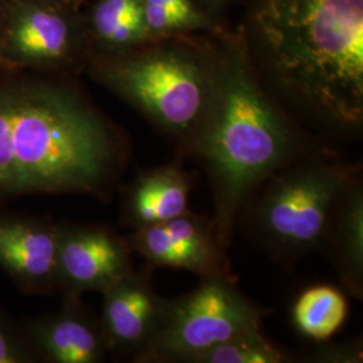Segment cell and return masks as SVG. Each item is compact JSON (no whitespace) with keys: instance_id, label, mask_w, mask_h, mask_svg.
<instances>
[{"instance_id":"cell-17","label":"cell","mask_w":363,"mask_h":363,"mask_svg":"<svg viewBox=\"0 0 363 363\" xmlns=\"http://www.w3.org/2000/svg\"><path fill=\"white\" fill-rule=\"evenodd\" d=\"M150 42L194 30H213L214 23L193 0H140Z\"/></svg>"},{"instance_id":"cell-4","label":"cell","mask_w":363,"mask_h":363,"mask_svg":"<svg viewBox=\"0 0 363 363\" xmlns=\"http://www.w3.org/2000/svg\"><path fill=\"white\" fill-rule=\"evenodd\" d=\"M362 163L342 160L337 151L307 156L277 169L247 198L237 229L273 259L292 268L323 250L337 198Z\"/></svg>"},{"instance_id":"cell-11","label":"cell","mask_w":363,"mask_h":363,"mask_svg":"<svg viewBox=\"0 0 363 363\" xmlns=\"http://www.w3.org/2000/svg\"><path fill=\"white\" fill-rule=\"evenodd\" d=\"M58 223L46 217L0 214V268L27 295L55 291Z\"/></svg>"},{"instance_id":"cell-18","label":"cell","mask_w":363,"mask_h":363,"mask_svg":"<svg viewBox=\"0 0 363 363\" xmlns=\"http://www.w3.org/2000/svg\"><path fill=\"white\" fill-rule=\"evenodd\" d=\"M296 355L279 347L262 334L249 331L196 355L191 363H292Z\"/></svg>"},{"instance_id":"cell-10","label":"cell","mask_w":363,"mask_h":363,"mask_svg":"<svg viewBox=\"0 0 363 363\" xmlns=\"http://www.w3.org/2000/svg\"><path fill=\"white\" fill-rule=\"evenodd\" d=\"M154 269H132L104 291L99 316L108 351L139 363L164 323L169 298H162L152 284Z\"/></svg>"},{"instance_id":"cell-5","label":"cell","mask_w":363,"mask_h":363,"mask_svg":"<svg viewBox=\"0 0 363 363\" xmlns=\"http://www.w3.org/2000/svg\"><path fill=\"white\" fill-rule=\"evenodd\" d=\"M93 78L138 109L186 159L211 97L216 54L182 46L89 55Z\"/></svg>"},{"instance_id":"cell-8","label":"cell","mask_w":363,"mask_h":363,"mask_svg":"<svg viewBox=\"0 0 363 363\" xmlns=\"http://www.w3.org/2000/svg\"><path fill=\"white\" fill-rule=\"evenodd\" d=\"M135 269L125 241L104 225L58 223L55 289L62 296L103 294Z\"/></svg>"},{"instance_id":"cell-3","label":"cell","mask_w":363,"mask_h":363,"mask_svg":"<svg viewBox=\"0 0 363 363\" xmlns=\"http://www.w3.org/2000/svg\"><path fill=\"white\" fill-rule=\"evenodd\" d=\"M269 81L331 144L363 125V0H259Z\"/></svg>"},{"instance_id":"cell-15","label":"cell","mask_w":363,"mask_h":363,"mask_svg":"<svg viewBox=\"0 0 363 363\" xmlns=\"http://www.w3.org/2000/svg\"><path fill=\"white\" fill-rule=\"evenodd\" d=\"M85 34L89 55H117L151 43L140 0H96Z\"/></svg>"},{"instance_id":"cell-22","label":"cell","mask_w":363,"mask_h":363,"mask_svg":"<svg viewBox=\"0 0 363 363\" xmlns=\"http://www.w3.org/2000/svg\"><path fill=\"white\" fill-rule=\"evenodd\" d=\"M9 3H10V0H0V40H1V34H3V28H4L6 16H7Z\"/></svg>"},{"instance_id":"cell-1","label":"cell","mask_w":363,"mask_h":363,"mask_svg":"<svg viewBox=\"0 0 363 363\" xmlns=\"http://www.w3.org/2000/svg\"><path fill=\"white\" fill-rule=\"evenodd\" d=\"M130 157L127 139L76 85L0 72V202L58 194L109 201Z\"/></svg>"},{"instance_id":"cell-19","label":"cell","mask_w":363,"mask_h":363,"mask_svg":"<svg viewBox=\"0 0 363 363\" xmlns=\"http://www.w3.org/2000/svg\"><path fill=\"white\" fill-rule=\"evenodd\" d=\"M38 352L23 325L0 312V363H38Z\"/></svg>"},{"instance_id":"cell-21","label":"cell","mask_w":363,"mask_h":363,"mask_svg":"<svg viewBox=\"0 0 363 363\" xmlns=\"http://www.w3.org/2000/svg\"><path fill=\"white\" fill-rule=\"evenodd\" d=\"M43 1H48L50 4L54 6H58L61 9H65L69 11H77L78 7L85 1V0H43Z\"/></svg>"},{"instance_id":"cell-9","label":"cell","mask_w":363,"mask_h":363,"mask_svg":"<svg viewBox=\"0 0 363 363\" xmlns=\"http://www.w3.org/2000/svg\"><path fill=\"white\" fill-rule=\"evenodd\" d=\"M125 241L130 252L143 257L152 269H183L201 279L232 276L230 259L217 240L214 222L191 210L167 222L132 230Z\"/></svg>"},{"instance_id":"cell-6","label":"cell","mask_w":363,"mask_h":363,"mask_svg":"<svg viewBox=\"0 0 363 363\" xmlns=\"http://www.w3.org/2000/svg\"><path fill=\"white\" fill-rule=\"evenodd\" d=\"M271 313L247 296L233 276L201 279L189 294L169 298L164 323L139 363H191L203 351L262 328Z\"/></svg>"},{"instance_id":"cell-2","label":"cell","mask_w":363,"mask_h":363,"mask_svg":"<svg viewBox=\"0 0 363 363\" xmlns=\"http://www.w3.org/2000/svg\"><path fill=\"white\" fill-rule=\"evenodd\" d=\"M301 130L268 91L247 40L230 39L216 54L206 113L186 159L202 169L213 195L216 235L226 252L247 198L273 172L307 156L335 152Z\"/></svg>"},{"instance_id":"cell-13","label":"cell","mask_w":363,"mask_h":363,"mask_svg":"<svg viewBox=\"0 0 363 363\" xmlns=\"http://www.w3.org/2000/svg\"><path fill=\"white\" fill-rule=\"evenodd\" d=\"M193 179L178 163L139 171L123 189L120 222L132 230L190 211Z\"/></svg>"},{"instance_id":"cell-12","label":"cell","mask_w":363,"mask_h":363,"mask_svg":"<svg viewBox=\"0 0 363 363\" xmlns=\"http://www.w3.org/2000/svg\"><path fill=\"white\" fill-rule=\"evenodd\" d=\"M62 298L58 311L23 323L40 362H104L109 351L99 316L84 306L81 296Z\"/></svg>"},{"instance_id":"cell-14","label":"cell","mask_w":363,"mask_h":363,"mask_svg":"<svg viewBox=\"0 0 363 363\" xmlns=\"http://www.w3.org/2000/svg\"><path fill=\"white\" fill-rule=\"evenodd\" d=\"M322 253L337 271L342 289L363 298V177L357 172L337 198L328 220Z\"/></svg>"},{"instance_id":"cell-7","label":"cell","mask_w":363,"mask_h":363,"mask_svg":"<svg viewBox=\"0 0 363 363\" xmlns=\"http://www.w3.org/2000/svg\"><path fill=\"white\" fill-rule=\"evenodd\" d=\"M74 11L43 0H10L0 40V72L62 76L89 57Z\"/></svg>"},{"instance_id":"cell-16","label":"cell","mask_w":363,"mask_h":363,"mask_svg":"<svg viewBox=\"0 0 363 363\" xmlns=\"http://www.w3.org/2000/svg\"><path fill=\"white\" fill-rule=\"evenodd\" d=\"M349 301L342 288L316 284L300 292L292 307V323L298 334L313 342H325L343 327Z\"/></svg>"},{"instance_id":"cell-20","label":"cell","mask_w":363,"mask_h":363,"mask_svg":"<svg viewBox=\"0 0 363 363\" xmlns=\"http://www.w3.org/2000/svg\"><path fill=\"white\" fill-rule=\"evenodd\" d=\"M313 349L307 355L301 357V362L312 363H362V339L355 337L342 343H325Z\"/></svg>"}]
</instances>
